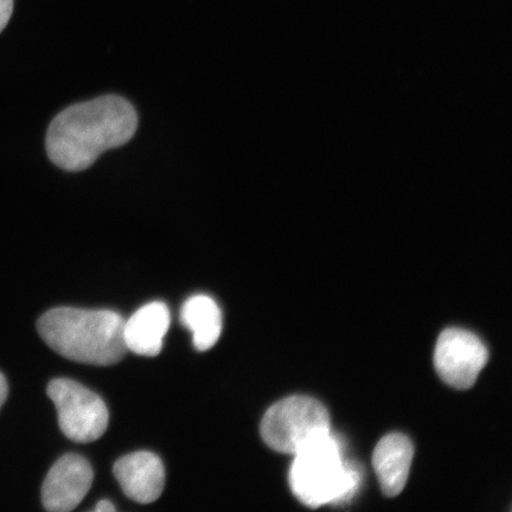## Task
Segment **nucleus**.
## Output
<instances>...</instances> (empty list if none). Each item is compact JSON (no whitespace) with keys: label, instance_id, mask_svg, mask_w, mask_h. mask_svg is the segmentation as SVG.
Here are the masks:
<instances>
[{"label":"nucleus","instance_id":"5","mask_svg":"<svg viewBox=\"0 0 512 512\" xmlns=\"http://www.w3.org/2000/svg\"><path fill=\"white\" fill-rule=\"evenodd\" d=\"M47 393L67 438L76 443H92L104 435L110 415L99 395L69 379L51 381Z\"/></svg>","mask_w":512,"mask_h":512},{"label":"nucleus","instance_id":"14","mask_svg":"<svg viewBox=\"0 0 512 512\" xmlns=\"http://www.w3.org/2000/svg\"><path fill=\"white\" fill-rule=\"evenodd\" d=\"M94 511L98 512H107V511H115V507L110 501H100L98 505L94 508Z\"/></svg>","mask_w":512,"mask_h":512},{"label":"nucleus","instance_id":"7","mask_svg":"<svg viewBox=\"0 0 512 512\" xmlns=\"http://www.w3.org/2000/svg\"><path fill=\"white\" fill-rule=\"evenodd\" d=\"M93 469L78 454H67L57 460L44 480L42 503L51 512L74 510L88 494L93 483Z\"/></svg>","mask_w":512,"mask_h":512},{"label":"nucleus","instance_id":"12","mask_svg":"<svg viewBox=\"0 0 512 512\" xmlns=\"http://www.w3.org/2000/svg\"><path fill=\"white\" fill-rule=\"evenodd\" d=\"M14 11V0H0V32L8 25Z\"/></svg>","mask_w":512,"mask_h":512},{"label":"nucleus","instance_id":"3","mask_svg":"<svg viewBox=\"0 0 512 512\" xmlns=\"http://www.w3.org/2000/svg\"><path fill=\"white\" fill-rule=\"evenodd\" d=\"M288 479L293 495L317 509L349 501L360 486L361 472L354 463L345 462L341 445L330 432L296 454Z\"/></svg>","mask_w":512,"mask_h":512},{"label":"nucleus","instance_id":"2","mask_svg":"<svg viewBox=\"0 0 512 512\" xmlns=\"http://www.w3.org/2000/svg\"><path fill=\"white\" fill-rule=\"evenodd\" d=\"M125 320L108 310H83L59 307L38 320L43 341L70 361L113 366L123 360Z\"/></svg>","mask_w":512,"mask_h":512},{"label":"nucleus","instance_id":"4","mask_svg":"<svg viewBox=\"0 0 512 512\" xmlns=\"http://www.w3.org/2000/svg\"><path fill=\"white\" fill-rule=\"evenodd\" d=\"M330 432L328 409L318 400L302 395L275 403L260 425L261 437L267 446L292 456Z\"/></svg>","mask_w":512,"mask_h":512},{"label":"nucleus","instance_id":"10","mask_svg":"<svg viewBox=\"0 0 512 512\" xmlns=\"http://www.w3.org/2000/svg\"><path fill=\"white\" fill-rule=\"evenodd\" d=\"M170 323L169 307L164 303L153 302L143 306L125 320L124 342L127 351L146 357L159 355Z\"/></svg>","mask_w":512,"mask_h":512},{"label":"nucleus","instance_id":"13","mask_svg":"<svg viewBox=\"0 0 512 512\" xmlns=\"http://www.w3.org/2000/svg\"><path fill=\"white\" fill-rule=\"evenodd\" d=\"M8 382H6L3 374H0V408L3 407L6 398H8Z\"/></svg>","mask_w":512,"mask_h":512},{"label":"nucleus","instance_id":"8","mask_svg":"<svg viewBox=\"0 0 512 512\" xmlns=\"http://www.w3.org/2000/svg\"><path fill=\"white\" fill-rule=\"evenodd\" d=\"M114 476L128 498L138 503L157 501L165 485L162 460L151 452L127 454L114 465Z\"/></svg>","mask_w":512,"mask_h":512},{"label":"nucleus","instance_id":"11","mask_svg":"<svg viewBox=\"0 0 512 512\" xmlns=\"http://www.w3.org/2000/svg\"><path fill=\"white\" fill-rule=\"evenodd\" d=\"M181 319L194 335V345L198 351H207L219 341L222 313L213 298L202 294L189 298L182 307Z\"/></svg>","mask_w":512,"mask_h":512},{"label":"nucleus","instance_id":"1","mask_svg":"<svg viewBox=\"0 0 512 512\" xmlns=\"http://www.w3.org/2000/svg\"><path fill=\"white\" fill-rule=\"evenodd\" d=\"M137 128L131 102L117 95L100 96L57 115L48 128V156L62 170L83 171L102 153L130 142Z\"/></svg>","mask_w":512,"mask_h":512},{"label":"nucleus","instance_id":"9","mask_svg":"<svg viewBox=\"0 0 512 512\" xmlns=\"http://www.w3.org/2000/svg\"><path fill=\"white\" fill-rule=\"evenodd\" d=\"M414 457V445L405 434L392 433L380 440L373 454L374 470L387 497L401 494Z\"/></svg>","mask_w":512,"mask_h":512},{"label":"nucleus","instance_id":"6","mask_svg":"<svg viewBox=\"0 0 512 512\" xmlns=\"http://www.w3.org/2000/svg\"><path fill=\"white\" fill-rule=\"evenodd\" d=\"M488 360V349L472 332L457 328L441 332L435 347L434 366L448 386L470 389Z\"/></svg>","mask_w":512,"mask_h":512}]
</instances>
